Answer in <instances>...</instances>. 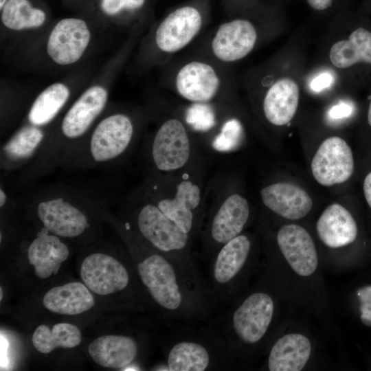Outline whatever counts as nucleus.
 Masks as SVG:
<instances>
[{
	"label": "nucleus",
	"mask_w": 371,
	"mask_h": 371,
	"mask_svg": "<svg viewBox=\"0 0 371 371\" xmlns=\"http://www.w3.org/2000/svg\"><path fill=\"white\" fill-rule=\"evenodd\" d=\"M16 199L39 221L42 228L69 239L89 232L92 216L100 213L103 201L84 190L62 184L44 186Z\"/></svg>",
	"instance_id": "1"
},
{
	"label": "nucleus",
	"mask_w": 371,
	"mask_h": 371,
	"mask_svg": "<svg viewBox=\"0 0 371 371\" xmlns=\"http://www.w3.org/2000/svg\"><path fill=\"white\" fill-rule=\"evenodd\" d=\"M225 67L198 54L169 68L168 88L190 103H213L225 99L230 87Z\"/></svg>",
	"instance_id": "4"
},
{
	"label": "nucleus",
	"mask_w": 371,
	"mask_h": 371,
	"mask_svg": "<svg viewBox=\"0 0 371 371\" xmlns=\"http://www.w3.org/2000/svg\"><path fill=\"white\" fill-rule=\"evenodd\" d=\"M309 5L316 10H324L330 8L333 0H306Z\"/></svg>",
	"instance_id": "36"
},
{
	"label": "nucleus",
	"mask_w": 371,
	"mask_h": 371,
	"mask_svg": "<svg viewBox=\"0 0 371 371\" xmlns=\"http://www.w3.org/2000/svg\"><path fill=\"white\" fill-rule=\"evenodd\" d=\"M70 92L64 84L56 82L44 89L34 100L27 115V123L44 128L59 114Z\"/></svg>",
	"instance_id": "27"
},
{
	"label": "nucleus",
	"mask_w": 371,
	"mask_h": 371,
	"mask_svg": "<svg viewBox=\"0 0 371 371\" xmlns=\"http://www.w3.org/2000/svg\"><path fill=\"white\" fill-rule=\"evenodd\" d=\"M206 25L207 18L198 5L186 4L175 8L153 30L150 38L152 63H169L175 55L197 38Z\"/></svg>",
	"instance_id": "5"
},
{
	"label": "nucleus",
	"mask_w": 371,
	"mask_h": 371,
	"mask_svg": "<svg viewBox=\"0 0 371 371\" xmlns=\"http://www.w3.org/2000/svg\"><path fill=\"white\" fill-rule=\"evenodd\" d=\"M69 255V248L61 238L44 228L36 234L27 249L29 262L34 267L35 276L39 279H46L56 274Z\"/></svg>",
	"instance_id": "17"
},
{
	"label": "nucleus",
	"mask_w": 371,
	"mask_h": 371,
	"mask_svg": "<svg viewBox=\"0 0 371 371\" xmlns=\"http://www.w3.org/2000/svg\"><path fill=\"white\" fill-rule=\"evenodd\" d=\"M135 124L127 113L116 112L101 119L66 157L65 169L104 168L120 161L135 140Z\"/></svg>",
	"instance_id": "2"
},
{
	"label": "nucleus",
	"mask_w": 371,
	"mask_h": 371,
	"mask_svg": "<svg viewBox=\"0 0 371 371\" xmlns=\"http://www.w3.org/2000/svg\"><path fill=\"white\" fill-rule=\"evenodd\" d=\"M146 0H102L100 8L109 16H115L123 12L140 10Z\"/></svg>",
	"instance_id": "32"
},
{
	"label": "nucleus",
	"mask_w": 371,
	"mask_h": 371,
	"mask_svg": "<svg viewBox=\"0 0 371 371\" xmlns=\"http://www.w3.org/2000/svg\"><path fill=\"white\" fill-rule=\"evenodd\" d=\"M80 273L89 289L100 295L123 291L130 280L127 269L119 260L101 252L92 253L85 257Z\"/></svg>",
	"instance_id": "10"
},
{
	"label": "nucleus",
	"mask_w": 371,
	"mask_h": 371,
	"mask_svg": "<svg viewBox=\"0 0 371 371\" xmlns=\"http://www.w3.org/2000/svg\"><path fill=\"white\" fill-rule=\"evenodd\" d=\"M244 137V130L240 122L236 118L223 122L219 132L214 137L212 148L221 153H227L237 149Z\"/></svg>",
	"instance_id": "31"
},
{
	"label": "nucleus",
	"mask_w": 371,
	"mask_h": 371,
	"mask_svg": "<svg viewBox=\"0 0 371 371\" xmlns=\"http://www.w3.org/2000/svg\"><path fill=\"white\" fill-rule=\"evenodd\" d=\"M95 300L89 288L80 282H72L49 289L43 304L50 312L75 315L90 310Z\"/></svg>",
	"instance_id": "23"
},
{
	"label": "nucleus",
	"mask_w": 371,
	"mask_h": 371,
	"mask_svg": "<svg viewBox=\"0 0 371 371\" xmlns=\"http://www.w3.org/2000/svg\"><path fill=\"white\" fill-rule=\"evenodd\" d=\"M139 277L153 300L168 315L192 313V278L172 258L157 251L144 256L137 263Z\"/></svg>",
	"instance_id": "3"
},
{
	"label": "nucleus",
	"mask_w": 371,
	"mask_h": 371,
	"mask_svg": "<svg viewBox=\"0 0 371 371\" xmlns=\"http://www.w3.org/2000/svg\"><path fill=\"white\" fill-rule=\"evenodd\" d=\"M368 122L371 126V100L369 104L368 111Z\"/></svg>",
	"instance_id": "38"
},
{
	"label": "nucleus",
	"mask_w": 371,
	"mask_h": 371,
	"mask_svg": "<svg viewBox=\"0 0 371 371\" xmlns=\"http://www.w3.org/2000/svg\"><path fill=\"white\" fill-rule=\"evenodd\" d=\"M319 239L330 248L352 243L357 236V225L350 212L338 203L328 206L316 225Z\"/></svg>",
	"instance_id": "21"
},
{
	"label": "nucleus",
	"mask_w": 371,
	"mask_h": 371,
	"mask_svg": "<svg viewBox=\"0 0 371 371\" xmlns=\"http://www.w3.org/2000/svg\"><path fill=\"white\" fill-rule=\"evenodd\" d=\"M139 235L153 248L164 254L192 278L193 264L188 257L190 234L165 215L151 199H146L136 212Z\"/></svg>",
	"instance_id": "6"
},
{
	"label": "nucleus",
	"mask_w": 371,
	"mask_h": 371,
	"mask_svg": "<svg viewBox=\"0 0 371 371\" xmlns=\"http://www.w3.org/2000/svg\"><path fill=\"white\" fill-rule=\"evenodd\" d=\"M2 292H3V291H2V289H1V288H0V294H1V295H0V300H1H1H2Z\"/></svg>",
	"instance_id": "40"
},
{
	"label": "nucleus",
	"mask_w": 371,
	"mask_h": 371,
	"mask_svg": "<svg viewBox=\"0 0 371 371\" xmlns=\"http://www.w3.org/2000/svg\"><path fill=\"white\" fill-rule=\"evenodd\" d=\"M357 294L360 302L361 321L371 327V285L359 288Z\"/></svg>",
	"instance_id": "33"
},
{
	"label": "nucleus",
	"mask_w": 371,
	"mask_h": 371,
	"mask_svg": "<svg viewBox=\"0 0 371 371\" xmlns=\"http://www.w3.org/2000/svg\"><path fill=\"white\" fill-rule=\"evenodd\" d=\"M7 0H0V8L2 9L3 5L5 3Z\"/></svg>",
	"instance_id": "39"
},
{
	"label": "nucleus",
	"mask_w": 371,
	"mask_h": 371,
	"mask_svg": "<svg viewBox=\"0 0 371 371\" xmlns=\"http://www.w3.org/2000/svg\"><path fill=\"white\" fill-rule=\"evenodd\" d=\"M249 216L245 198L239 194L228 196L213 215L209 225V236L218 249L240 235Z\"/></svg>",
	"instance_id": "15"
},
{
	"label": "nucleus",
	"mask_w": 371,
	"mask_h": 371,
	"mask_svg": "<svg viewBox=\"0 0 371 371\" xmlns=\"http://www.w3.org/2000/svg\"><path fill=\"white\" fill-rule=\"evenodd\" d=\"M92 359L98 365L115 369L127 367L138 352L136 341L124 335H108L92 341L88 347Z\"/></svg>",
	"instance_id": "22"
},
{
	"label": "nucleus",
	"mask_w": 371,
	"mask_h": 371,
	"mask_svg": "<svg viewBox=\"0 0 371 371\" xmlns=\"http://www.w3.org/2000/svg\"><path fill=\"white\" fill-rule=\"evenodd\" d=\"M311 352L308 339L292 333L280 338L273 346L269 356L270 371H300L306 364Z\"/></svg>",
	"instance_id": "24"
},
{
	"label": "nucleus",
	"mask_w": 371,
	"mask_h": 371,
	"mask_svg": "<svg viewBox=\"0 0 371 371\" xmlns=\"http://www.w3.org/2000/svg\"><path fill=\"white\" fill-rule=\"evenodd\" d=\"M299 99V86L293 79L285 77L276 80L264 95L265 117L275 126L288 124L297 111Z\"/></svg>",
	"instance_id": "19"
},
{
	"label": "nucleus",
	"mask_w": 371,
	"mask_h": 371,
	"mask_svg": "<svg viewBox=\"0 0 371 371\" xmlns=\"http://www.w3.org/2000/svg\"><path fill=\"white\" fill-rule=\"evenodd\" d=\"M80 329L69 323H58L52 329L41 324L34 330L32 341L34 347L41 353L47 354L57 348H71L81 342Z\"/></svg>",
	"instance_id": "28"
},
{
	"label": "nucleus",
	"mask_w": 371,
	"mask_h": 371,
	"mask_svg": "<svg viewBox=\"0 0 371 371\" xmlns=\"http://www.w3.org/2000/svg\"><path fill=\"white\" fill-rule=\"evenodd\" d=\"M334 78L330 73L324 72L317 75L311 82V88L313 91L319 92L328 88L333 82Z\"/></svg>",
	"instance_id": "34"
},
{
	"label": "nucleus",
	"mask_w": 371,
	"mask_h": 371,
	"mask_svg": "<svg viewBox=\"0 0 371 371\" xmlns=\"http://www.w3.org/2000/svg\"><path fill=\"white\" fill-rule=\"evenodd\" d=\"M329 59L339 69L349 68L359 63L371 65V32L361 27L355 29L347 38L331 46Z\"/></svg>",
	"instance_id": "25"
},
{
	"label": "nucleus",
	"mask_w": 371,
	"mask_h": 371,
	"mask_svg": "<svg viewBox=\"0 0 371 371\" xmlns=\"http://www.w3.org/2000/svg\"><path fill=\"white\" fill-rule=\"evenodd\" d=\"M212 353L200 341L183 340L175 344L169 350L166 370L204 371L211 368Z\"/></svg>",
	"instance_id": "26"
},
{
	"label": "nucleus",
	"mask_w": 371,
	"mask_h": 371,
	"mask_svg": "<svg viewBox=\"0 0 371 371\" xmlns=\"http://www.w3.org/2000/svg\"><path fill=\"white\" fill-rule=\"evenodd\" d=\"M352 113V106L349 103L341 102L330 109L328 116L333 120H339L349 117Z\"/></svg>",
	"instance_id": "35"
},
{
	"label": "nucleus",
	"mask_w": 371,
	"mask_h": 371,
	"mask_svg": "<svg viewBox=\"0 0 371 371\" xmlns=\"http://www.w3.org/2000/svg\"><path fill=\"white\" fill-rule=\"evenodd\" d=\"M279 248L289 265L300 276H308L317 269L318 258L308 232L297 225L281 227L277 234Z\"/></svg>",
	"instance_id": "14"
},
{
	"label": "nucleus",
	"mask_w": 371,
	"mask_h": 371,
	"mask_svg": "<svg viewBox=\"0 0 371 371\" xmlns=\"http://www.w3.org/2000/svg\"><path fill=\"white\" fill-rule=\"evenodd\" d=\"M90 38V31L83 20L76 18L62 19L49 34L47 54L58 65L74 63L83 55Z\"/></svg>",
	"instance_id": "11"
},
{
	"label": "nucleus",
	"mask_w": 371,
	"mask_h": 371,
	"mask_svg": "<svg viewBox=\"0 0 371 371\" xmlns=\"http://www.w3.org/2000/svg\"><path fill=\"white\" fill-rule=\"evenodd\" d=\"M45 17V13L32 7L28 0H8L2 8L1 21L13 30L41 27Z\"/></svg>",
	"instance_id": "29"
},
{
	"label": "nucleus",
	"mask_w": 371,
	"mask_h": 371,
	"mask_svg": "<svg viewBox=\"0 0 371 371\" xmlns=\"http://www.w3.org/2000/svg\"><path fill=\"white\" fill-rule=\"evenodd\" d=\"M311 171L315 179L324 186L346 181L354 171L352 153L346 142L337 136L323 141L312 159Z\"/></svg>",
	"instance_id": "9"
},
{
	"label": "nucleus",
	"mask_w": 371,
	"mask_h": 371,
	"mask_svg": "<svg viewBox=\"0 0 371 371\" xmlns=\"http://www.w3.org/2000/svg\"><path fill=\"white\" fill-rule=\"evenodd\" d=\"M273 314L272 298L263 292L252 293L234 311L233 330L242 341L255 344L265 335Z\"/></svg>",
	"instance_id": "12"
},
{
	"label": "nucleus",
	"mask_w": 371,
	"mask_h": 371,
	"mask_svg": "<svg viewBox=\"0 0 371 371\" xmlns=\"http://www.w3.org/2000/svg\"><path fill=\"white\" fill-rule=\"evenodd\" d=\"M191 142L183 120L170 117L157 128L150 148V159L155 168L171 172L182 168L189 161Z\"/></svg>",
	"instance_id": "8"
},
{
	"label": "nucleus",
	"mask_w": 371,
	"mask_h": 371,
	"mask_svg": "<svg viewBox=\"0 0 371 371\" xmlns=\"http://www.w3.org/2000/svg\"><path fill=\"white\" fill-rule=\"evenodd\" d=\"M259 30L250 20L236 18L221 23L213 32L203 54L227 65L248 56L256 46Z\"/></svg>",
	"instance_id": "7"
},
{
	"label": "nucleus",
	"mask_w": 371,
	"mask_h": 371,
	"mask_svg": "<svg viewBox=\"0 0 371 371\" xmlns=\"http://www.w3.org/2000/svg\"><path fill=\"white\" fill-rule=\"evenodd\" d=\"M251 241L240 234L222 245L214 258L212 267V281L221 293L240 273L248 258ZM217 291V292H218Z\"/></svg>",
	"instance_id": "18"
},
{
	"label": "nucleus",
	"mask_w": 371,
	"mask_h": 371,
	"mask_svg": "<svg viewBox=\"0 0 371 371\" xmlns=\"http://www.w3.org/2000/svg\"><path fill=\"white\" fill-rule=\"evenodd\" d=\"M200 187L190 180L181 181L172 198L153 200L162 212L185 232L191 234L196 225L195 211L201 203Z\"/></svg>",
	"instance_id": "20"
},
{
	"label": "nucleus",
	"mask_w": 371,
	"mask_h": 371,
	"mask_svg": "<svg viewBox=\"0 0 371 371\" xmlns=\"http://www.w3.org/2000/svg\"><path fill=\"white\" fill-rule=\"evenodd\" d=\"M183 121L187 126L196 132L211 131L217 124L212 103H190L185 111Z\"/></svg>",
	"instance_id": "30"
},
{
	"label": "nucleus",
	"mask_w": 371,
	"mask_h": 371,
	"mask_svg": "<svg viewBox=\"0 0 371 371\" xmlns=\"http://www.w3.org/2000/svg\"><path fill=\"white\" fill-rule=\"evenodd\" d=\"M49 134L30 124L20 127L1 146L0 168L5 174L19 171L39 154Z\"/></svg>",
	"instance_id": "13"
},
{
	"label": "nucleus",
	"mask_w": 371,
	"mask_h": 371,
	"mask_svg": "<svg viewBox=\"0 0 371 371\" xmlns=\"http://www.w3.org/2000/svg\"><path fill=\"white\" fill-rule=\"evenodd\" d=\"M260 196L266 207L287 219L302 218L309 213L313 207L312 199L305 190L286 182L263 188Z\"/></svg>",
	"instance_id": "16"
},
{
	"label": "nucleus",
	"mask_w": 371,
	"mask_h": 371,
	"mask_svg": "<svg viewBox=\"0 0 371 371\" xmlns=\"http://www.w3.org/2000/svg\"><path fill=\"white\" fill-rule=\"evenodd\" d=\"M363 187L365 198L371 208V172L366 177Z\"/></svg>",
	"instance_id": "37"
}]
</instances>
